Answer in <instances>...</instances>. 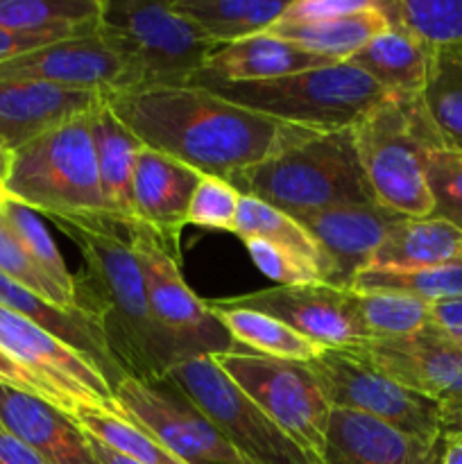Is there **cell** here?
Listing matches in <instances>:
<instances>
[{
    "label": "cell",
    "mask_w": 462,
    "mask_h": 464,
    "mask_svg": "<svg viewBox=\"0 0 462 464\" xmlns=\"http://www.w3.org/2000/svg\"><path fill=\"white\" fill-rule=\"evenodd\" d=\"M107 104L145 148L226 181L261 163L284 127L202 86L125 91Z\"/></svg>",
    "instance_id": "obj_1"
},
{
    "label": "cell",
    "mask_w": 462,
    "mask_h": 464,
    "mask_svg": "<svg viewBox=\"0 0 462 464\" xmlns=\"http://www.w3.org/2000/svg\"><path fill=\"white\" fill-rule=\"evenodd\" d=\"M80 249L75 308L100 329L122 374L161 383L179 365L175 349L154 322L143 272L122 227L107 218H50Z\"/></svg>",
    "instance_id": "obj_2"
},
{
    "label": "cell",
    "mask_w": 462,
    "mask_h": 464,
    "mask_svg": "<svg viewBox=\"0 0 462 464\" xmlns=\"http://www.w3.org/2000/svg\"><path fill=\"white\" fill-rule=\"evenodd\" d=\"M290 218L322 208L376 202L358 157L353 127L308 130L284 125L272 152L229 181Z\"/></svg>",
    "instance_id": "obj_3"
},
{
    "label": "cell",
    "mask_w": 462,
    "mask_h": 464,
    "mask_svg": "<svg viewBox=\"0 0 462 464\" xmlns=\"http://www.w3.org/2000/svg\"><path fill=\"white\" fill-rule=\"evenodd\" d=\"M358 157L374 199L406 218H430L426 159L444 148L421 95H388L356 127Z\"/></svg>",
    "instance_id": "obj_4"
},
{
    "label": "cell",
    "mask_w": 462,
    "mask_h": 464,
    "mask_svg": "<svg viewBox=\"0 0 462 464\" xmlns=\"http://www.w3.org/2000/svg\"><path fill=\"white\" fill-rule=\"evenodd\" d=\"M3 193L48 218H107L91 111L53 127L12 152Z\"/></svg>",
    "instance_id": "obj_5"
},
{
    "label": "cell",
    "mask_w": 462,
    "mask_h": 464,
    "mask_svg": "<svg viewBox=\"0 0 462 464\" xmlns=\"http://www.w3.org/2000/svg\"><path fill=\"white\" fill-rule=\"evenodd\" d=\"M188 86H202L249 111L274 118L284 125L308 130L356 127L376 104L390 95L370 75L349 62L276 80L197 82Z\"/></svg>",
    "instance_id": "obj_6"
},
{
    "label": "cell",
    "mask_w": 462,
    "mask_h": 464,
    "mask_svg": "<svg viewBox=\"0 0 462 464\" xmlns=\"http://www.w3.org/2000/svg\"><path fill=\"white\" fill-rule=\"evenodd\" d=\"M95 32L130 68L134 91L188 86L217 48L170 0H102Z\"/></svg>",
    "instance_id": "obj_7"
},
{
    "label": "cell",
    "mask_w": 462,
    "mask_h": 464,
    "mask_svg": "<svg viewBox=\"0 0 462 464\" xmlns=\"http://www.w3.org/2000/svg\"><path fill=\"white\" fill-rule=\"evenodd\" d=\"M163 381L179 390L249 464H320L220 370L213 356L179 362Z\"/></svg>",
    "instance_id": "obj_8"
},
{
    "label": "cell",
    "mask_w": 462,
    "mask_h": 464,
    "mask_svg": "<svg viewBox=\"0 0 462 464\" xmlns=\"http://www.w3.org/2000/svg\"><path fill=\"white\" fill-rule=\"evenodd\" d=\"M127 240L139 258L154 322L175 349L179 362L190 358L240 352L229 331L217 322L181 275L179 256L145 225L127 227Z\"/></svg>",
    "instance_id": "obj_9"
},
{
    "label": "cell",
    "mask_w": 462,
    "mask_h": 464,
    "mask_svg": "<svg viewBox=\"0 0 462 464\" xmlns=\"http://www.w3.org/2000/svg\"><path fill=\"white\" fill-rule=\"evenodd\" d=\"M213 358L290 440L322 464L333 408L306 362L279 361L254 352L217 353Z\"/></svg>",
    "instance_id": "obj_10"
},
{
    "label": "cell",
    "mask_w": 462,
    "mask_h": 464,
    "mask_svg": "<svg viewBox=\"0 0 462 464\" xmlns=\"http://www.w3.org/2000/svg\"><path fill=\"white\" fill-rule=\"evenodd\" d=\"M333 411L374 417L424 442L439 440V401L403 388L349 349H324L306 362Z\"/></svg>",
    "instance_id": "obj_11"
},
{
    "label": "cell",
    "mask_w": 462,
    "mask_h": 464,
    "mask_svg": "<svg viewBox=\"0 0 462 464\" xmlns=\"http://www.w3.org/2000/svg\"><path fill=\"white\" fill-rule=\"evenodd\" d=\"M120 415L148 430L186 464H249L225 442L207 417L172 385L125 376L113 388Z\"/></svg>",
    "instance_id": "obj_12"
},
{
    "label": "cell",
    "mask_w": 462,
    "mask_h": 464,
    "mask_svg": "<svg viewBox=\"0 0 462 464\" xmlns=\"http://www.w3.org/2000/svg\"><path fill=\"white\" fill-rule=\"evenodd\" d=\"M216 302L226 308H249L276 317L322 349L361 347L371 340L358 315L353 290H338L326 284L276 285Z\"/></svg>",
    "instance_id": "obj_13"
},
{
    "label": "cell",
    "mask_w": 462,
    "mask_h": 464,
    "mask_svg": "<svg viewBox=\"0 0 462 464\" xmlns=\"http://www.w3.org/2000/svg\"><path fill=\"white\" fill-rule=\"evenodd\" d=\"M0 349L16 358L43 383H48L68 403L71 415L77 406L86 403L122 417L113 397V388L89 358L3 306H0Z\"/></svg>",
    "instance_id": "obj_14"
},
{
    "label": "cell",
    "mask_w": 462,
    "mask_h": 464,
    "mask_svg": "<svg viewBox=\"0 0 462 464\" xmlns=\"http://www.w3.org/2000/svg\"><path fill=\"white\" fill-rule=\"evenodd\" d=\"M401 218L379 202L322 208L294 218L320 252L322 281L331 288L351 290Z\"/></svg>",
    "instance_id": "obj_15"
},
{
    "label": "cell",
    "mask_w": 462,
    "mask_h": 464,
    "mask_svg": "<svg viewBox=\"0 0 462 464\" xmlns=\"http://www.w3.org/2000/svg\"><path fill=\"white\" fill-rule=\"evenodd\" d=\"M0 77L48 82L72 91L116 95L134 91V77L98 32L77 39L54 41L0 63Z\"/></svg>",
    "instance_id": "obj_16"
},
{
    "label": "cell",
    "mask_w": 462,
    "mask_h": 464,
    "mask_svg": "<svg viewBox=\"0 0 462 464\" xmlns=\"http://www.w3.org/2000/svg\"><path fill=\"white\" fill-rule=\"evenodd\" d=\"M349 352L403 388L433 399H462V352L448 344L433 326L408 338L370 340Z\"/></svg>",
    "instance_id": "obj_17"
},
{
    "label": "cell",
    "mask_w": 462,
    "mask_h": 464,
    "mask_svg": "<svg viewBox=\"0 0 462 464\" xmlns=\"http://www.w3.org/2000/svg\"><path fill=\"white\" fill-rule=\"evenodd\" d=\"M199 177L186 163L145 145L136 157L131 186L136 222L152 229L175 256H179V238Z\"/></svg>",
    "instance_id": "obj_18"
},
{
    "label": "cell",
    "mask_w": 462,
    "mask_h": 464,
    "mask_svg": "<svg viewBox=\"0 0 462 464\" xmlns=\"http://www.w3.org/2000/svg\"><path fill=\"white\" fill-rule=\"evenodd\" d=\"M0 429L16 435L45 464H100L71 412L0 383Z\"/></svg>",
    "instance_id": "obj_19"
},
{
    "label": "cell",
    "mask_w": 462,
    "mask_h": 464,
    "mask_svg": "<svg viewBox=\"0 0 462 464\" xmlns=\"http://www.w3.org/2000/svg\"><path fill=\"white\" fill-rule=\"evenodd\" d=\"M107 95L72 91L48 82L0 77V143L16 152L36 136L89 113Z\"/></svg>",
    "instance_id": "obj_20"
},
{
    "label": "cell",
    "mask_w": 462,
    "mask_h": 464,
    "mask_svg": "<svg viewBox=\"0 0 462 464\" xmlns=\"http://www.w3.org/2000/svg\"><path fill=\"white\" fill-rule=\"evenodd\" d=\"M444 449V438L424 442L374 417L333 411L322 464H442Z\"/></svg>",
    "instance_id": "obj_21"
},
{
    "label": "cell",
    "mask_w": 462,
    "mask_h": 464,
    "mask_svg": "<svg viewBox=\"0 0 462 464\" xmlns=\"http://www.w3.org/2000/svg\"><path fill=\"white\" fill-rule=\"evenodd\" d=\"M333 66L326 57L311 53L293 41L279 39L267 32L217 45L202 71L193 75L188 84L197 82H261L276 77L294 75V72L313 71V68Z\"/></svg>",
    "instance_id": "obj_22"
},
{
    "label": "cell",
    "mask_w": 462,
    "mask_h": 464,
    "mask_svg": "<svg viewBox=\"0 0 462 464\" xmlns=\"http://www.w3.org/2000/svg\"><path fill=\"white\" fill-rule=\"evenodd\" d=\"M0 306L16 313V315L32 322V324L41 326L50 335L62 340L63 344L75 349L77 353L89 358L102 372L111 388H116L125 379L122 370L109 353V347L100 329L82 311H68V308L54 306L53 302L43 299L41 295L32 293L25 285L16 284V281L7 279L3 275H0Z\"/></svg>",
    "instance_id": "obj_23"
},
{
    "label": "cell",
    "mask_w": 462,
    "mask_h": 464,
    "mask_svg": "<svg viewBox=\"0 0 462 464\" xmlns=\"http://www.w3.org/2000/svg\"><path fill=\"white\" fill-rule=\"evenodd\" d=\"M91 134H93L104 213L109 220L127 229L136 225L131 186H134L136 157L143 150V143L118 121L107 104V98L91 111Z\"/></svg>",
    "instance_id": "obj_24"
},
{
    "label": "cell",
    "mask_w": 462,
    "mask_h": 464,
    "mask_svg": "<svg viewBox=\"0 0 462 464\" xmlns=\"http://www.w3.org/2000/svg\"><path fill=\"white\" fill-rule=\"evenodd\" d=\"M349 63L361 68L390 95H421L430 53L412 36L388 27L367 41Z\"/></svg>",
    "instance_id": "obj_25"
},
{
    "label": "cell",
    "mask_w": 462,
    "mask_h": 464,
    "mask_svg": "<svg viewBox=\"0 0 462 464\" xmlns=\"http://www.w3.org/2000/svg\"><path fill=\"white\" fill-rule=\"evenodd\" d=\"M388 30L383 12L379 9L376 0L362 12L351 14V16L329 18V21L317 23H285L276 18L267 34L279 36V39L293 41L311 53L326 57L333 63L349 62L362 45L376 34Z\"/></svg>",
    "instance_id": "obj_26"
},
{
    "label": "cell",
    "mask_w": 462,
    "mask_h": 464,
    "mask_svg": "<svg viewBox=\"0 0 462 464\" xmlns=\"http://www.w3.org/2000/svg\"><path fill=\"white\" fill-rule=\"evenodd\" d=\"M462 261V231L438 218H401L370 267H430Z\"/></svg>",
    "instance_id": "obj_27"
},
{
    "label": "cell",
    "mask_w": 462,
    "mask_h": 464,
    "mask_svg": "<svg viewBox=\"0 0 462 464\" xmlns=\"http://www.w3.org/2000/svg\"><path fill=\"white\" fill-rule=\"evenodd\" d=\"M102 0H0V30L77 39L98 30Z\"/></svg>",
    "instance_id": "obj_28"
},
{
    "label": "cell",
    "mask_w": 462,
    "mask_h": 464,
    "mask_svg": "<svg viewBox=\"0 0 462 464\" xmlns=\"http://www.w3.org/2000/svg\"><path fill=\"white\" fill-rule=\"evenodd\" d=\"M211 44L226 45L267 32L285 12L284 0H170Z\"/></svg>",
    "instance_id": "obj_29"
},
{
    "label": "cell",
    "mask_w": 462,
    "mask_h": 464,
    "mask_svg": "<svg viewBox=\"0 0 462 464\" xmlns=\"http://www.w3.org/2000/svg\"><path fill=\"white\" fill-rule=\"evenodd\" d=\"M207 308L229 331L238 347L243 344V347L252 349L254 353H261V356L293 362H311L324 352L313 340L303 338L302 334L290 329L276 317L265 315V313L249 311V308H226L220 306L216 299H208Z\"/></svg>",
    "instance_id": "obj_30"
},
{
    "label": "cell",
    "mask_w": 462,
    "mask_h": 464,
    "mask_svg": "<svg viewBox=\"0 0 462 464\" xmlns=\"http://www.w3.org/2000/svg\"><path fill=\"white\" fill-rule=\"evenodd\" d=\"M421 102L444 148L462 154V45L430 53Z\"/></svg>",
    "instance_id": "obj_31"
},
{
    "label": "cell",
    "mask_w": 462,
    "mask_h": 464,
    "mask_svg": "<svg viewBox=\"0 0 462 464\" xmlns=\"http://www.w3.org/2000/svg\"><path fill=\"white\" fill-rule=\"evenodd\" d=\"M390 30L419 41L428 53L462 45V0H376Z\"/></svg>",
    "instance_id": "obj_32"
},
{
    "label": "cell",
    "mask_w": 462,
    "mask_h": 464,
    "mask_svg": "<svg viewBox=\"0 0 462 464\" xmlns=\"http://www.w3.org/2000/svg\"><path fill=\"white\" fill-rule=\"evenodd\" d=\"M353 293H392L426 304L462 297V261L430 267H367L353 284Z\"/></svg>",
    "instance_id": "obj_33"
},
{
    "label": "cell",
    "mask_w": 462,
    "mask_h": 464,
    "mask_svg": "<svg viewBox=\"0 0 462 464\" xmlns=\"http://www.w3.org/2000/svg\"><path fill=\"white\" fill-rule=\"evenodd\" d=\"M72 417L91 438L130 460L139 464H186L170 449L163 447L148 430H143L127 417L111 415L102 408L86 406V403L77 406L72 411Z\"/></svg>",
    "instance_id": "obj_34"
},
{
    "label": "cell",
    "mask_w": 462,
    "mask_h": 464,
    "mask_svg": "<svg viewBox=\"0 0 462 464\" xmlns=\"http://www.w3.org/2000/svg\"><path fill=\"white\" fill-rule=\"evenodd\" d=\"M0 220L7 225V229L12 231L14 238L18 240L23 252L30 256V261L34 263V266L39 267L59 290H63L68 297L75 299V279H72V275L68 272L66 263H63L62 254H59V247L54 245L48 229H45L39 213H34L32 208L16 202V199L3 195V198H0Z\"/></svg>",
    "instance_id": "obj_35"
},
{
    "label": "cell",
    "mask_w": 462,
    "mask_h": 464,
    "mask_svg": "<svg viewBox=\"0 0 462 464\" xmlns=\"http://www.w3.org/2000/svg\"><path fill=\"white\" fill-rule=\"evenodd\" d=\"M234 234L240 240L258 238L267 240L272 245H279V247L297 254L299 258L311 261L320 270V252H317L308 231L294 218H290L288 213L279 211V208L270 207V204L261 202V199L249 198V195L240 198Z\"/></svg>",
    "instance_id": "obj_36"
},
{
    "label": "cell",
    "mask_w": 462,
    "mask_h": 464,
    "mask_svg": "<svg viewBox=\"0 0 462 464\" xmlns=\"http://www.w3.org/2000/svg\"><path fill=\"white\" fill-rule=\"evenodd\" d=\"M356 308L371 340L408 338L430 324V304L392 293H356Z\"/></svg>",
    "instance_id": "obj_37"
},
{
    "label": "cell",
    "mask_w": 462,
    "mask_h": 464,
    "mask_svg": "<svg viewBox=\"0 0 462 464\" xmlns=\"http://www.w3.org/2000/svg\"><path fill=\"white\" fill-rule=\"evenodd\" d=\"M433 213L430 218L448 222L462 231V154L438 148L426 159Z\"/></svg>",
    "instance_id": "obj_38"
},
{
    "label": "cell",
    "mask_w": 462,
    "mask_h": 464,
    "mask_svg": "<svg viewBox=\"0 0 462 464\" xmlns=\"http://www.w3.org/2000/svg\"><path fill=\"white\" fill-rule=\"evenodd\" d=\"M240 198L243 195L226 179L202 175L193 198H190L186 225L204 227V229L231 231L234 234Z\"/></svg>",
    "instance_id": "obj_39"
},
{
    "label": "cell",
    "mask_w": 462,
    "mask_h": 464,
    "mask_svg": "<svg viewBox=\"0 0 462 464\" xmlns=\"http://www.w3.org/2000/svg\"><path fill=\"white\" fill-rule=\"evenodd\" d=\"M0 275L7 279L16 281V284L25 285L32 293L41 295L43 299L53 302L54 306L68 308V311H77L75 299L68 297L63 290H59L34 263L30 261L18 240L14 238L12 231L7 229L3 220H0Z\"/></svg>",
    "instance_id": "obj_40"
},
{
    "label": "cell",
    "mask_w": 462,
    "mask_h": 464,
    "mask_svg": "<svg viewBox=\"0 0 462 464\" xmlns=\"http://www.w3.org/2000/svg\"><path fill=\"white\" fill-rule=\"evenodd\" d=\"M247 247L249 256H252L254 266L267 276V279L276 281L279 285H306V284H324L322 281L320 270L313 266L306 258H299L297 254L288 252V249L272 245L267 240L249 238L243 240Z\"/></svg>",
    "instance_id": "obj_41"
},
{
    "label": "cell",
    "mask_w": 462,
    "mask_h": 464,
    "mask_svg": "<svg viewBox=\"0 0 462 464\" xmlns=\"http://www.w3.org/2000/svg\"><path fill=\"white\" fill-rule=\"evenodd\" d=\"M371 5V0H293L288 3L279 21L285 23H317L338 16H351Z\"/></svg>",
    "instance_id": "obj_42"
},
{
    "label": "cell",
    "mask_w": 462,
    "mask_h": 464,
    "mask_svg": "<svg viewBox=\"0 0 462 464\" xmlns=\"http://www.w3.org/2000/svg\"><path fill=\"white\" fill-rule=\"evenodd\" d=\"M0 383L9 385V388L14 390H21V392L34 394V397L45 399V401L54 403V406L62 408V411L71 412L68 403L63 401V399L59 397L48 383H43L36 374H32L27 367H23L21 362H18L14 356H9L5 349H0Z\"/></svg>",
    "instance_id": "obj_43"
},
{
    "label": "cell",
    "mask_w": 462,
    "mask_h": 464,
    "mask_svg": "<svg viewBox=\"0 0 462 464\" xmlns=\"http://www.w3.org/2000/svg\"><path fill=\"white\" fill-rule=\"evenodd\" d=\"M53 36H32V34H16V32L0 30V63L7 62V59L18 57L23 53H30V50L43 48V45L54 44Z\"/></svg>",
    "instance_id": "obj_44"
},
{
    "label": "cell",
    "mask_w": 462,
    "mask_h": 464,
    "mask_svg": "<svg viewBox=\"0 0 462 464\" xmlns=\"http://www.w3.org/2000/svg\"><path fill=\"white\" fill-rule=\"evenodd\" d=\"M0 464H45L16 435L0 429Z\"/></svg>",
    "instance_id": "obj_45"
},
{
    "label": "cell",
    "mask_w": 462,
    "mask_h": 464,
    "mask_svg": "<svg viewBox=\"0 0 462 464\" xmlns=\"http://www.w3.org/2000/svg\"><path fill=\"white\" fill-rule=\"evenodd\" d=\"M439 435L444 442H462V399L439 403Z\"/></svg>",
    "instance_id": "obj_46"
},
{
    "label": "cell",
    "mask_w": 462,
    "mask_h": 464,
    "mask_svg": "<svg viewBox=\"0 0 462 464\" xmlns=\"http://www.w3.org/2000/svg\"><path fill=\"white\" fill-rule=\"evenodd\" d=\"M430 324L439 329H462V297L430 304Z\"/></svg>",
    "instance_id": "obj_47"
},
{
    "label": "cell",
    "mask_w": 462,
    "mask_h": 464,
    "mask_svg": "<svg viewBox=\"0 0 462 464\" xmlns=\"http://www.w3.org/2000/svg\"><path fill=\"white\" fill-rule=\"evenodd\" d=\"M86 435H89V433H86ZM89 440H91V447H93V453H95V456H98L100 464H139V462L130 460V458L120 456V453H116V451H113V449L104 447L102 442L93 440V438H91V435H89Z\"/></svg>",
    "instance_id": "obj_48"
},
{
    "label": "cell",
    "mask_w": 462,
    "mask_h": 464,
    "mask_svg": "<svg viewBox=\"0 0 462 464\" xmlns=\"http://www.w3.org/2000/svg\"><path fill=\"white\" fill-rule=\"evenodd\" d=\"M442 464H462V442H447Z\"/></svg>",
    "instance_id": "obj_49"
},
{
    "label": "cell",
    "mask_w": 462,
    "mask_h": 464,
    "mask_svg": "<svg viewBox=\"0 0 462 464\" xmlns=\"http://www.w3.org/2000/svg\"><path fill=\"white\" fill-rule=\"evenodd\" d=\"M433 326V324H430ZM435 331H438L439 335H442L444 340H447L448 344H453L456 349H460L462 352V329H439V326H433Z\"/></svg>",
    "instance_id": "obj_50"
},
{
    "label": "cell",
    "mask_w": 462,
    "mask_h": 464,
    "mask_svg": "<svg viewBox=\"0 0 462 464\" xmlns=\"http://www.w3.org/2000/svg\"><path fill=\"white\" fill-rule=\"evenodd\" d=\"M9 163H12V152L5 150L3 143H0V188H3V181L9 172Z\"/></svg>",
    "instance_id": "obj_51"
},
{
    "label": "cell",
    "mask_w": 462,
    "mask_h": 464,
    "mask_svg": "<svg viewBox=\"0 0 462 464\" xmlns=\"http://www.w3.org/2000/svg\"><path fill=\"white\" fill-rule=\"evenodd\" d=\"M3 195H5V193H3V188H0V198H3Z\"/></svg>",
    "instance_id": "obj_52"
}]
</instances>
